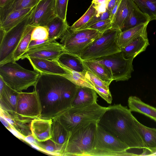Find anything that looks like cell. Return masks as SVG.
<instances>
[{
	"mask_svg": "<svg viewBox=\"0 0 156 156\" xmlns=\"http://www.w3.org/2000/svg\"><path fill=\"white\" fill-rule=\"evenodd\" d=\"M42 112L40 100L35 90L31 92H18L16 112L18 115L33 120L41 118Z\"/></svg>",
	"mask_w": 156,
	"mask_h": 156,
	"instance_id": "30bf717a",
	"label": "cell"
},
{
	"mask_svg": "<svg viewBox=\"0 0 156 156\" xmlns=\"http://www.w3.org/2000/svg\"><path fill=\"white\" fill-rule=\"evenodd\" d=\"M34 7L20 22L5 32L3 36L0 38V65L12 61L14 53L29 24Z\"/></svg>",
	"mask_w": 156,
	"mask_h": 156,
	"instance_id": "ba28073f",
	"label": "cell"
},
{
	"mask_svg": "<svg viewBox=\"0 0 156 156\" xmlns=\"http://www.w3.org/2000/svg\"><path fill=\"white\" fill-rule=\"evenodd\" d=\"M79 87L62 76L40 73L34 87L41 105V118L53 119L71 108Z\"/></svg>",
	"mask_w": 156,
	"mask_h": 156,
	"instance_id": "6da1fadb",
	"label": "cell"
},
{
	"mask_svg": "<svg viewBox=\"0 0 156 156\" xmlns=\"http://www.w3.org/2000/svg\"><path fill=\"white\" fill-rule=\"evenodd\" d=\"M130 0H121L112 21V28L121 31L129 13Z\"/></svg>",
	"mask_w": 156,
	"mask_h": 156,
	"instance_id": "83f0119b",
	"label": "cell"
},
{
	"mask_svg": "<svg viewBox=\"0 0 156 156\" xmlns=\"http://www.w3.org/2000/svg\"><path fill=\"white\" fill-rule=\"evenodd\" d=\"M39 0H8L0 6V23L10 13L24 9L33 8Z\"/></svg>",
	"mask_w": 156,
	"mask_h": 156,
	"instance_id": "e0dca14e",
	"label": "cell"
},
{
	"mask_svg": "<svg viewBox=\"0 0 156 156\" xmlns=\"http://www.w3.org/2000/svg\"><path fill=\"white\" fill-rule=\"evenodd\" d=\"M57 61L63 66L71 70L84 73L87 71L83 59L67 52L61 54Z\"/></svg>",
	"mask_w": 156,
	"mask_h": 156,
	"instance_id": "484cf974",
	"label": "cell"
},
{
	"mask_svg": "<svg viewBox=\"0 0 156 156\" xmlns=\"http://www.w3.org/2000/svg\"><path fill=\"white\" fill-rule=\"evenodd\" d=\"M149 23L142 24L121 32L118 37V43L121 49L140 36L147 34V29Z\"/></svg>",
	"mask_w": 156,
	"mask_h": 156,
	"instance_id": "603a6c76",
	"label": "cell"
},
{
	"mask_svg": "<svg viewBox=\"0 0 156 156\" xmlns=\"http://www.w3.org/2000/svg\"><path fill=\"white\" fill-rule=\"evenodd\" d=\"M140 9L147 14L150 20H156V0H133Z\"/></svg>",
	"mask_w": 156,
	"mask_h": 156,
	"instance_id": "d6a6232c",
	"label": "cell"
},
{
	"mask_svg": "<svg viewBox=\"0 0 156 156\" xmlns=\"http://www.w3.org/2000/svg\"><path fill=\"white\" fill-rule=\"evenodd\" d=\"M85 76L86 78L90 80L94 85H95L102 87L107 90H109V84L92 73L89 71H87Z\"/></svg>",
	"mask_w": 156,
	"mask_h": 156,
	"instance_id": "74e56055",
	"label": "cell"
},
{
	"mask_svg": "<svg viewBox=\"0 0 156 156\" xmlns=\"http://www.w3.org/2000/svg\"><path fill=\"white\" fill-rule=\"evenodd\" d=\"M8 0H0V6L3 5Z\"/></svg>",
	"mask_w": 156,
	"mask_h": 156,
	"instance_id": "7dc6e473",
	"label": "cell"
},
{
	"mask_svg": "<svg viewBox=\"0 0 156 156\" xmlns=\"http://www.w3.org/2000/svg\"><path fill=\"white\" fill-rule=\"evenodd\" d=\"M150 21L149 16L142 11L133 0H130L129 13L121 32Z\"/></svg>",
	"mask_w": 156,
	"mask_h": 156,
	"instance_id": "2e32d148",
	"label": "cell"
},
{
	"mask_svg": "<svg viewBox=\"0 0 156 156\" xmlns=\"http://www.w3.org/2000/svg\"><path fill=\"white\" fill-rule=\"evenodd\" d=\"M128 103L129 109L131 112L143 114L156 122V107L145 103L135 96H130Z\"/></svg>",
	"mask_w": 156,
	"mask_h": 156,
	"instance_id": "cb8c5ba5",
	"label": "cell"
},
{
	"mask_svg": "<svg viewBox=\"0 0 156 156\" xmlns=\"http://www.w3.org/2000/svg\"><path fill=\"white\" fill-rule=\"evenodd\" d=\"M97 94L95 90L91 88L79 87L73 100L72 107H83L97 102Z\"/></svg>",
	"mask_w": 156,
	"mask_h": 156,
	"instance_id": "ac0fdd59",
	"label": "cell"
},
{
	"mask_svg": "<svg viewBox=\"0 0 156 156\" xmlns=\"http://www.w3.org/2000/svg\"><path fill=\"white\" fill-rule=\"evenodd\" d=\"M102 33L92 29L87 28L74 30L69 26L60 38V42L63 46L78 40L90 37H98Z\"/></svg>",
	"mask_w": 156,
	"mask_h": 156,
	"instance_id": "44dd1931",
	"label": "cell"
},
{
	"mask_svg": "<svg viewBox=\"0 0 156 156\" xmlns=\"http://www.w3.org/2000/svg\"><path fill=\"white\" fill-rule=\"evenodd\" d=\"M70 134L60 122L58 117L52 119L51 137L50 139L62 150V156L65 145Z\"/></svg>",
	"mask_w": 156,
	"mask_h": 156,
	"instance_id": "d4e9b609",
	"label": "cell"
},
{
	"mask_svg": "<svg viewBox=\"0 0 156 156\" xmlns=\"http://www.w3.org/2000/svg\"><path fill=\"white\" fill-rule=\"evenodd\" d=\"M0 118L1 121L7 129L9 130L12 128L9 123L2 116L0 115Z\"/></svg>",
	"mask_w": 156,
	"mask_h": 156,
	"instance_id": "f6af8a7d",
	"label": "cell"
},
{
	"mask_svg": "<svg viewBox=\"0 0 156 156\" xmlns=\"http://www.w3.org/2000/svg\"><path fill=\"white\" fill-rule=\"evenodd\" d=\"M87 71H89L109 85L113 81L112 77L106 68L102 64L90 60H83Z\"/></svg>",
	"mask_w": 156,
	"mask_h": 156,
	"instance_id": "f1b7e54d",
	"label": "cell"
},
{
	"mask_svg": "<svg viewBox=\"0 0 156 156\" xmlns=\"http://www.w3.org/2000/svg\"><path fill=\"white\" fill-rule=\"evenodd\" d=\"M55 0H39L30 16L29 25L46 26L57 16Z\"/></svg>",
	"mask_w": 156,
	"mask_h": 156,
	"instance_id": "7c38bea8",
	"label": "cell"
},
{
	"mask_svg": "<svg viewBox=\"0 0 156 156\" xmlns=\"http://www.w3.org/2000/svg\"><path fill=\"white\" fill-rule=\"evenodd\" d=\"M96 13V10L94 4L91 3L85 13L70 27L71 28L74 30H78L87 23Z\"/></svg>",
	"mask_w": 156,
	"mask_h": 156,
	"instance_id": "e575fe53",
	"label": "cell"
},
{
	"mask_svg": "<svg viewBox=\"0 0 156 156\" xmlns=\"http://www.w3.org/2000/svg\"><path fill=\"white\" fill-rule=\"evenodd\" d=\"M0 115L9 123L12 128L25 137L32 135L31 119L21 117L16 112H9L0 108Z\"/></svg>",
	"mask_w": 156,
	"mask_h": 156,
	"instance_id": "5bb4252c",
	"label": "cell"
},
{
	"mask_svg": "<svg viewBox=\"0 0 156 156\" xmlns=\"http://www.w3.org/2000/svg\"><path fill=\"white\" fill-rule=\"evenodd\" d=\"M98 123H93L70 133L62 156H90Z\"/></svg>",
	"mask_w": 156,
	"mask_h": 156,
	"instance_id": "5b68a950",
	"label": "cell"
},
{
	"mask_svg": "<svg viewBox=\"0 0 156 156\" xmlns=\"http://www.w3.org/2000/svg\"><path fill=\"white\" fill-rule=\"evenodd\" d=\"M69 26L66 20L56 16L46 26L48 31V39L56 40L60 39Z\"/></svg>",
	"mask_w": 156,
	"mask_h": 156,
	"instance_id": "4316f807",
	"label": "cell"
},
{
	"mask_svg": "<svg viewBox=\"0 0 156 156\" xmlns=\"http://www.w3.org/2000/svg\"><path fill=\"white\" fill-rule=\"evenodd\" d=\"M108 2L96 5L93 4L96 10V14L99 16L105 12L107 9Z\"/></svg>",
	"mask_w": 156,
	"mask_h": 156,
	"instance_id": "b9f144b4",
	"label": "cell"
},
{
	"mask_svg": "<svg viewBox=\"0 0 156 156\" xmlns=\"http://www.w3.org/2000/svg\"><path fill=\"white\" fill-rule=\"evenodd\" d=\"M35 27L29 24L27 25L22 38L14 53L12 62L19 60L27 50L31 41L32 33Z\"/></svg>",
	"mask_w": 156,
	"mask_h": 156,
	"instance_id": "4dcf8cb0",
	"label": "cell"
},
{
	"mask_svg": "<svg viewBox=\"0 0 156 156\" xmlns=\"http://www.w3.org/2000/svg\"><path fill=\"white\" fill-rule=\"evenodd\" d=\"M108 108L96 102L83 107H71L57 117L71 133L91 123H98Z\"/></svg>",
	"mask_w": 156,
	"mask_h": 156,
	"instance_id": "3957f363",
	"label": "cell"
},
{
	"mask_svg": "<svg viewBox=\"0 0 156 156\" xmlns=\"http://www.w3.org/2000/svg\"><path fill=\"white\" fill-rule=\"evenodd\" d=\"M34 7L26 8L10 13L0 23V27L5 32L8 31L20 22Z\"/></svg>",
	"mask_w": 156,
	"mask_h": 156,
	"instance_id": "f546056e",
	"label": "cell"
},
{
	"mask_svg": "<svg viewBox=\"0 0 156 156\" xmlns=\"http://www.w3.org/2000/svg\"><path fill=\"white\" fill-rule=\"evenodd\" d=\"M134 122L150 155H156V129L145 126L135 118Z\"/></svg>",
	"mask_w": 156,
	"mask_h": 156,
	"instance_id": "7402d4cb",
	"label": "cell"
},
{
	"mask_svg": "<svg viewBox=\"0 0 156 156\" xmlns=\"http://www.w3.org/2000/svg\"><path fill=\"white\" fill-rule=\"evenodd\" d=\"M69 0H55V8L56 16L66 20V13Z\"/></svg>",
	"mask_w": 156,
	"mask_h": 156,
	"instance_id": "8d00e7d4",
	"label": "cell"
},
{
	"mask_svg": "<svg viewBox=\"0 0 156 156\" xmlns=\"http://www.w3.org/2000/svg\"><path fill=\"white\" fill-rule=\"evenodd\" d=\"M109 0H93L92 3L94 5H98L108 2Z\"/></svg>",
	"mask_w": 156,
	"mask_h": 156,
	"instance_id": "bcb514c9",
	"label": "cell"
},
{
	"mask_svg": "<svg viewBox=\"0 0 156 156\" xmlns=\"http://www.w3.org/2000/svg\"><path fill=\"white\" fill-rule=\"evenodd\" d=\"M94 90L108 104L112 102V98L109 90H107L102 87L94 85Z\"/></svg>",
	"mask_w": 156,
	"mask_h": 156,
	"instance_id": "60d3db41",
	"label": "cell"
},
{
	"mask_svg": "<svg viewBox=\"0 0 156 156\" xmlns=\"http://www.w3.org/2000/svg\"><path fill=\"white\" fill-rule=\"evenodd\" d=\"M40 75L34 70L23 67L16 62L0 65V77L7 85L18 92L34 87Z\"/></svg>",
	"mask_w": 156,
	"mask_h": 156,
	"instance_id": "277c9868",
	"label": "cell"
},
{
	"mask_svg": "<svg viewBox=\"0 0 156 156\" xmlns=\"http://www.w3.org/2000/svg\"><path fill=\"white\" fill-rule=\"evenodd\" d=\"M121 0H119L115 5L110 11L109 19L112 21L120 4Z\"/></svg>",
	"mask_w": 156,
	"mask_h": 156,
	"instance_id": "7bdbcfd3",
	"label": "cell"
},
{
	"mask_svg": "<svg viewBox=\"0 0 156 156\" xmlns=\"http://www.w3.org/2000/svg\"><path fill=\"white\" fill-rule=\"evenodd\" d=\"M52 119L38 118L33 120L30 124L32 135L38 141H44L51 137Z\"/></svg>",
	"mask_w": 156,
	"mask_h": 156,
	"instance_id": "9a60e30c",
	"label": "cell"
},
{
	"mask_svg": "<svg viewBox=\"0 0 156 156\" xmlns=\"http://www.w3.org/2000/svg\"><path fill=\"white\" fill-rule=\"evenodd\" d=\"M108 107L98 124L130 149H143V155L150 154L135 124V117L129 109L121 104Z\"/></svg>",
	"mask_w": 156,
	"mask_h": 156,
	"instance_id": "7a4b0ae2",
	"label": "cell"
},
{
	"mask_svg": "<svg viewBox=\"0 0 156 156\" xmlns=\"http://www.w3.org/2000/svg\"><path fill=\"white\" fill-rule=\"evenodd\" d=\"M120 32L112 28L105 31L83 49L80 57L83 60L95 59L121 51L118 43Z\"/></svg>",
	"mask_w": 156,
	"mask_h": 156,
	"instance_id": "8992f818",
	"label": "cell"
},
{
	"mask_svg": "<svg viewBox=\"0 0 156 156\" xmlns=\"http://www.w3.org/2000/svg\"><path fill=\"white\" fill-rule=\"evenodd\" d=\"M112 21L109 19L100 21L89 27L87 28L95 30L101 33L112 28Z\"/></svg>",
	"mask_w": 156,
	"mask_h": 156,
	"instance_id": "f35d334b",
	"label": "cell"
},
{
	"mask_svg": "<svg viewBox=\"0 0 156 156\" xmlns=\"http://www.w3.org/2000/svg\"><path fill=\"white\" fill-rule=\"evenodd\" d=\"M118 0H109L108 4L107 9L110 12Z\"/></svg>",
	"mask_w": 156,
	"mask_h": 156,
	"instance_id": "ee69618b",
	"label": "cell"
},
{
	"mask_svg": "<svg viewBox=\"0 0 156 156\" xmlns=\"http://www.w3.org/2000/svg\"><path fill=\"white\" fill-rule=\"evenodd\" d=\"M149 45L147 34L140 36L125 47L121 49L123 56L126 58H133L145 51Z\"/></svg>",
	"mask_w": 156,
	"mask_h": 156,
	"instance_id": "d6986e66",
	"label": "cell"
},
{
	"mask_svg": "<svg viewBox=\"0 0 156 156\" xmlns=\"http://www.w3.org/2000/svg\"><path fill=\"white\" fill-rule=\"evenodd\" d=\"M130 149L126 144L107 132L97 123L90 156H135L128 152Z\"/></svg>",
	"mask_w": 156,
	"mask_h": 156,
	"instance_id": "52a82bcc",
	"label": "cell"
},
{
	"mask_svg": "<svg viewBox=\"0 0 156 156\" xmlns=\"http://www.w3.org/2000/svg\"><path fill=\"white\" fill-rule=\"evenodd\" d=\"M66 68L68 70L69 73L64 76L79 87H87L94 90L93 84L85 77L86 73L78 72Z\"/></svg>",
	"mask_w": 156,
	"mask_h": 156,
	"instance_id": "1f68e13d",
	"label": "cell"
},
{
	"mask_svg": "<svg viewBox=\"0 0 156 156\" xmlns=\"http://www.w3.org/2000/svg\"><path fill=\"white\" fill-rule=\"evenodd\" d=\"M34 70L40 73L58 75L64 76L69 73L68 70L57 60L29 57L27 58Z\"/></svg>",
	"mask_w": 156,
	"mask_h": 156,
	"instance_id": "4fadbf2b",
	"label": "cell"
},
{
	"mask_svg": "<svg viewBox=\"0 0 156 156\" xmlns=\"http://www.w3.org/2000/svg\"><path fill=\"white\" fill-rule=\"evenodd\" d=\"M18 92L5 83L3 88L0 90V108L9 112H16Z\"/></svg>",
	"mask_w": 156,
	"mask_h": 156,
	"instance_id": "ffe728a7",
	"label": "cell"
},
{
	"mask_svg": "<svg viewBox=\"0 0 156 156\" xmlns=\"http://www.w3.org/2000/svg\"><path fill=\"white\" fill-rule=\"evenodd\" d=\"M39 150L47 153L56 156H62V150L51 139L44 141L37 142L36 146Z\"/></svg>",
	"mask_w": 156,
	"mask_h": 156,
	"instance_id": "836d02e7",
	"label": "cell"
},
{
	"mask_svg": "<svg viewBox=\"0 0 156 156\" xmlns=\"http://www.w3.org/2000/svg\"><path fill=\"white\" fill-rule=\"evenodd\" d=\"M110 14V12L107 9L105 12L100 15L98 16L95 14L87 23L78 30L87 29L96 23L109 19Z\"/></svg>",
	"mask_w": 156,
	"mask_h": 156,
	"instance_id": "ab89813d",
	"label": "cell"
},
{
	"mask_svg": "<svg viewBox=\"0 0 156 156\" xmlns=\"http://www.w3.org/2000/svg\"><path fill=\"white\" fill-rule=\"evenodd\" d=\"M48 38V31L46 26H36L33 30L31 34V41L46 40Z\"/></svg>",
	"mask_w": 156,
	"mask_h": 156,
	"instance_id": "d590c367",
	"label": "cell"
},
{
	"mask_svg": "<svg viewBox=\"0 0 156 156\" xmlns=\"http://www.w3.org/2000/svg\"><path fill=\"white\" fill-rule=\"evenodd\" d=\"M67 52L62 45L56 40H50L28 49L21 57L23 59L29 57L57 60L63 53Z\"/></svg>",
	"mask_w": 156,
	"mask_h": 156,
	"instance_id": "8fae6325",
	"label": "cell"
},
{
	"mask_svg": "<svg viewBox=\"0 0 156 156\" xmlns=\"http://www.w3.org/2000/svg\"><path fill=\"white\" fill-rule=\"evenodd\" d=\"M133 58H126L121 51L95 59L90 60L103 64L117 82L127 80L133 71Z\"/></svg>",
	"mask_w": 156,
	"mask_h": 156,
	"instance_id": "9c48e42d",
	"label": "cell"
}]
</instances>
